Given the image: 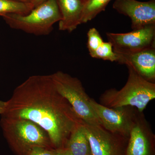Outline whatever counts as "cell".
Instances as JSON below:
<instances>
[{"mask_svg": "<svg viewBox=\"0 0 155 155\" xmlns=\"http://www.w3.org/2000/svg\"><path fill=\"white\" fill-rule=\"evenodd\" d=\"M113 8L120 14L130 17L133 30L155 25V2L116 0Z\"/></svg>", "mask_w": 155, "mask_h": 155, "instance_id": "obj_10", "label": "cell"}, {"mask_svg": "<svg viewBox=\"0 0 155 155\" xmlns=\"http://www.w3.org/2000/svg\"><path fill=\"white\" fill-rule=\"evenodd\" d=\"M6 105V102L0 101V115H2L5 110Z\"/></svg>", "mask_w": 155, "mask_h": 155, "instance_id": "obj_20", "label": "cell"}, {"mask_svg": "<svg viewBox=\"0 0 155 155\" xmlns=\"http://www.w3.org/2000/svg\"><path fill=\"white\" fill-rule=\"evenodd\" d=\"M52 151L54 155H73L65 148L52 149Z\"/></svg>", "mask_w": 155, "mask_h": 155, "instance_id": "obj_19", "label": "cell"}, {"mask_svg": "<svg viewBox=\"0 0 155 155\" xmlns=\"http://www.w3.org/2000/svg\"><path fill=\"white\" fill-rule=\"evenodd\" d=\"M92 155H125L128 138L112 133L100 125L84 123Z\"/></svg>", "mask_w": 155, "mask_h": 155, "instance_id": "obj_7", "label": "cell"}, {"mask_svg": "<svg viewBox=\"0 0 155 155\" xmlns=\"http://www.w3.org/2000/svg\"><path fill=\"white\" fill-rule=\"evenodd\" d=\"M45 0H34L33 2L34 7L38 6L40 4L43 2Z\"/></svg>", "mask_w": 155, "mask_h": 155, "instance_id": "obj_21", "label": "cell"}, {"mask_svg": "<svg viewBox=\"0 0 155 155\" xmlns=\"http://www.w3.org/2000/svg\"><path fill=\"white\" fill-rule=\"evenodd\" d=\"M128 76L124 86L119 90L110 89L100 98V104L108 108L130 106L143 113L149 103L155 98V83L140 76L133 67L126 66Z\"/></svg>", "mask_w": 155, "mask_h": 155, "instance_id": "obj_2", "label": "cell"}, {"mask_svg": "<svg viewBox=\"0 0 155 155\" xmlns=\"http://www.w3.org/2000/svg\"><path fill=\"white\" fill-rule=\"evenodd\" d=\"M91 104L105 129L115 134L129 137L139 112L136 108L130 106L108 108L92 98Z\"/></svg>", "mask_w": 155, "mask_h": 155, "instance_id": "obj_6", "label": "cell"}, {"mask_svg": "<svg viewBox=\"0 0 155 155\" xmlns=\"http://www.w3.org/2000/svg\"><path fill=\"white\" fill-rule=\"evenodd\" d=\"M125 155H155V135L143 113L130 130Z\"/></svg>", "mask_w": 155, "mask_h": 155, "instance_id": "obj_9", "label": "cell"}, {"mask_svg": "<svg viewBox=\"0 0 155 155\" xmlns=\"http://www.w3.org/2000/svg\"><path fill=\"white\" fill-rule=\"evenodd\" d=\"M112 0H86L81 23H86L94 19L98 14L104 11Z\"/></svg>", "mask_w": 155, "mask_h": 155, "instance_id": "obj_15", "label": "cell"}, {"mask_svg": "<svg viewBox=\"0 0 155 155\" xmlns=\"http://www.w3.org/2000/svg\"><path fill=\"white\" fill-rule=\"evenodd\" d=\"M51 75L58 92L69 103L77 116L88 125L102 126L91 104V98L79 79L62 71Z\"/></svg>", "mask_w": 155, "mask_h": 155, "instance_id": "obj_5", "label": "cell"}, {"mask_svg": "<svg viewBox=\"0 0 155 155\" xmlns=\"http://www.w3.org/2000/svg\"><path fill=\"white\" fill-rule=\"evenodd\" d=\"M11 28L38 35H48L53 25L62 19L57 0H45L28 14H8L2 16Z\"/></svg>", "mask_w": 155, "mask_h": 155, "instance_id": "obj_4", "label": "cell"}, {"mask_svg": "<svg viewBox=\"0 0 155 155\" xmlns=\"http://www.w3.org/2000/svg\"><path fill=\"white\" fill-rule=\"evenodd\" d=\"M1 116L38 124L48 133L54 149L64 148L72 132L84 123L58 92L51 75H32L19 84Z\"/></svg>", "mask_w": 155, "mask_h": 155, "instance_id": "obj_1", "label": "cell"}, {"mask_svg": "<svg viewBox=\"0 0 155 155\" xmlns=\"http://www.w3.org/2000/svg\"><path fill=\"white\" fill-rule=\"evenodd\" d=\"M92 58L111 62H117V56L110 42H104L97 49L90 55Z\"/></svg>", "mask_w": 155, "mask_h": 155, "instance_id": "obj_16", "label": "cell"}, {"mask_svg": "<svg viewBox=\"0 0 155 155\" xmlns=\"http://www.w3.org/2000/svg\"><path fill=\"white\" fill-rule=\"evenodd\" d=\"M114 52L117 62L133 67L145 79L155 83V47L134 53Z\"/></svg>", "mask_w": 155, "mask_h": 155, "instance_id": "obj_11", "label": "cell"}, {"mask_svg": "<svg viewBox=\"0 0 155 155\" xmlns=\"http://www.w3.org/2000/svg\"><path fill=\"white\" fill-rule=\"evenodd\" d=\"M15 1H19V2H24L31 3L33 4L34 0H15Z\"/></svg>", "mask_w": 155, "mask_h": 155, "instance_id": "obj_22", "label": "cell"}, {"mask_svg": "<svg viewBox=\"0 0 155 155\" xmlns=\"http://www.w3.org/2000/svg\"><path fill=\"white\" fill-rule=\"evenodd\" d=\"M34 8L31 3L15 0H0V16L8 14L25 15Z\"/></svg>", "mask_w": 155, "mask_h": 155, "instance_id": "obj_14", "label": "cell"}, {"mask_svg": "<svg viewBox=\"0 0 155 155\" xmlns=\"http://www.w3.org/2000/svg\"><path fill=\"white\" fill-rule=\"evenodd\" d=\"M25 155H54L52 149H49L42 147H34L28 151Z\"/></svg>", "mask_w": 155, "mask_h": 155, "instance_id": "obj_18", "label": "cell"}, {"mask_svg": "<svg viewBox=\"0 0 155 155\" xmlns=\"http://www.w3.org/2000/svg\"><path fill=\"white\" fill-rule=\"evenodd\" d=\"M62 19L59 29L71 32L81 24V17L86 0H57Z\"/></svg>", "mask_w": 155, "mask_h": 155, "instance_id": "obj_12", "label": "cell"}, {"mask_svg": "<svg viewBox=\"0 0 155 155\" xmlns=\"http://www.w3.org/2000/svg\"><path fill=\"white\" fill-rule=\"evenodd\" d=\"M114 51L134 53L155 47V25L125 33H107Z\"/></svg>", "mask_w": 155, "mask_h": 155, "instance_id": "obj_8", "label": "cell"}, {"mask_svg": "<svg viewBox=\"0 0 155 155\" xmlns=\"http://www.w3.org/2000/svg\"><path fill=\"white\" fill-rule=\"evenodd\" d=\"M1 127L9 146L16 155H25L34 147L54 149L45 130L30 120L1 116Z\"/></svg>", "mask_w": 155, "mask_h": 155, "instance_id": "obj_3", "label": "cell"}, {"mask_svg": "<svg viewBox=\"0 0 155 155\" xmlns=\"http://www.w3.org/2000/svg\"><path fill=\"white\" fill-rule=\"evenodd\" d=\"M84 124L78 126L72 132L64 147V148L73 155H92Z\"/></svg>", "mask_w": 155, "mask_h": 155, "instance_id": "obj_13", "label": "cell"}, {"mask_svg": "<svg viewBox=\"0 0 155 155\" xmlns=\"http://www.w3.org/2000/svg\"><path fill=\"white\" fill-rule=\"evenodd\" d=\"M87 46L90 55L94 52L104 42L98 31L95 28H91L87 33Z\"/></svg>", "mask_w": 155, "mask_h": 155, "instance_id": "obj_17", "label": "cell"}]
</instances>
